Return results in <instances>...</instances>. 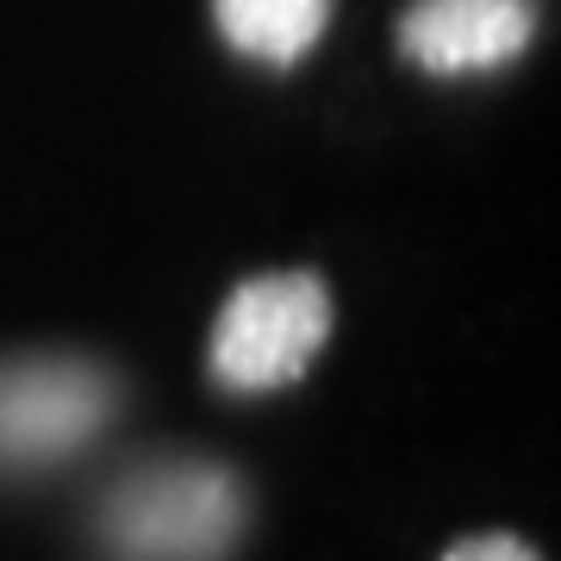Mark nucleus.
Segmentation results:
<instances>
[{
    "instance_id": "4",
    "label": "nucleus",
    "mask_w": 561,
    "mask_h": 561,
    "mask_svg": "<svg viewBox=\"0 0 561 561\" xmlns=\"http://www.w3.org/2000/svg\"><path fill=\"white\" fill-rule=\"evenodd\" d=\"M530 32V0H419L400 20V50L431 76H468L512 62Z\"/></svg>"
},
{
    "instance_id": "1",
    "label": "nucleus",
    "mask_w": 561,
    "mask_h": 561,
    "mask_svg": "<svg viewBox=\"0 0 561 561\" xmlns=\"http://www.w3.org/2000/svg\"><path fill=\"white\" fill-rule=\"evenodd\" d=\"M243 530V486L219 461L131 468L101 505V542L119 561H225Z\"/></svg>"
},
{
    "instance_id": "6",
    "label": "nucleus",
    "mask_w": 561,
    "mask_h": 561,
    "mask_svg": "<svg viewBox=\"0 0 561 561\" xmlns=\"http://www.w3.org/2000/svg\"><path fill=\"white\" fill-rule=\"evenodd\" d=\"M443 561H537V549H524L518 537H468Z\"/></svg>"
},
{
    "instance_id": "5",
    "label": "nucleus",
    "mask_w": 561,
    "mask_h": 561,
    "mask_svg": "<svg viewBox=\"0 0 561 561\" xmlns=\"http://www.w3.org/2000/svg\"><path fill=\"white\" fill-rule=\"evenodd\" d=\"M213 13H219V32L231 50L287 69L319 44L331 0H213Z\"/></svg>"
},
{
    "instance_id": "3",
    "label": "nucleus",
    "mask_w": 561,
    "mask_h": 561,
    "mask_svg": "<svg viewBox=\"0 0 561 561\" xmlns=\"http://www.w3.org/2000/svg\"><path fill=\"white\" fill-rule=\"evenodd\" d=\"M119 387L106 368L81 356H38L0 368V468L69 461L81 443L101 437Z\"/></svg>"
},
{
    "instance_id": "2",
    "label": "nucleus",
    "mask_w": 561,
    "mask_h": 561,
    "mask_svg": "<svg viewBox=\"0 0 561 561\" xmlns=\"http://www.w3.org/2000/svg\"><path fill=\"white\" fill-rule=\"evenodd\" d=\"M324 331H331V294L319 275L243 280L213 324V381L231 393H268L300 381Z\"/></svg>"
}]
</instances>
